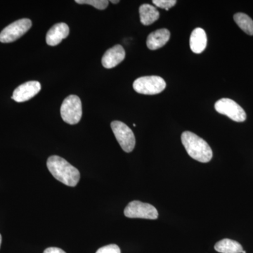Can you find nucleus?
Segmentation results:
<instances>
[{"mask_svg": "<svg viewBox=\"0 0 253 253\" xmlns=\"http://www.w3.org/2000/svg\"><path fill=\"white\" fill-rule=\"evenodd\" d=\"M46 166L55 179L65 185L74 187L79 182L81 178L79 170L63 158L58 156H50Z\"/></svg>", "mask_w": 253, "mask_h": 253, "instance_id": "obj_1", "label": "nucleus"}, {"mask_svg": "<svg viewBox=\"0 0 253 253\" xmlns=\"http://www.w3.org/2000/svg\"><path fill=\"white\" fill-rule=\"evenodd\" d=\"M181 142L190 157L201 163H208L212 158L211 146L204 139L191 131L181 134Z\"/></svg>", "mask_w": 253, "mask_h": 253, "instance_id": "obj_2", "label": "nucleus"}, {"mask_svg": "<svg viewBox=\"0 0 253 253\" xmlns=\"http://www.w3.org/2000/svg\"><path fill=\"white\" fill-rule=\"evenodd\" d=\"M61 115L63 121L68 124L79 123L83 115L81 99L76 95H70L66 97L61 105Z\"/></svg>", "mask_w": 253, "mask_h": 253, "instance_id": "obj_3", "label": "nucleus"}, {"mask_svg": "<svg viewBox=\"0 0 253 253\" xmlns=\"http://www.w3.org/2000/svg\"><path fill=\"white\" fill-rule=\"evenodd\" d=\"M166 87V81L160 76H144L133 83L134 91L139 94L154 95L162 92Z\"/></svg>", "mask_w": 253, "mask_h": 253, "instance_id": "obj_4", "label": "nucleus"}, {"mask_svg": "<svg viewBox=\"0 0 253 253\" xmlns=\"http://www.w3.org/2000/svg\"><path fill=\"white\" fill-rule=\"evenodd\" d=\"M111 126L114 135L123 151L126 153L131 152L135 147L136 144L135 136L132 130L121 121H113Z\"/></svg>", "mask_w": 253, "mask_h": 253, "instance_id": "obj_5", "label": "nucleus"}, {"mask_svg": "<svg viewBox=\"0 0 253 253\" xmlns=\"http://www.w3.org/2000/svg\"><path fill=\"white\" fill-rule=\"evenodd\" d=\"M32 27V21L28 18H22L9 26L0 33V42L1 43H11L17 41Z\"/></svg>", "mask_w": 253, "mask_h": 253, "instance_id": "obj_6", "label": "nucleus"}, {"mask_svg": "<svg viewBox=\"0 0 253 253\" xmlns=\"http://www.w3.org/2000/svg\"><path fill=\"white\" fill-rule=\"evenodd\" d=\"M214 109L217 112L227 116L235 122H244L247 118L243 108L234 100L227 98H223L217 101L214 104Z\"/></svg>", "mask_w": 253, "mask_h": 253, "instance_id": "obj_7", "label": "nucleus"}, {"mask_svg": "<svg viewBox=\"0 0 253 253\" xmlns=\"http://www.w3.org/2000/svg\"><path fill=\"white\" fill-rule=\"evenodd\" d=\"M125 215L128 218L156 219L158 212L154 206L139 201H133L127 205L124 211Z\"/></svg>", "mask_w": 253, "mask_h": 253, "instance_id": "obj_8", "label": "nucleus"}, {"mask_svg": "<svg viewBox=\"0 0 253 253\" xmlns=\"http://www.w3.org/2000/svg\"><path fill=\"white\" fill-rule=\"evenodd\" d=\"M41 89V84L38 81H29L18 86L14 91L11 99L18 103L25 102L34 97Z\"/></svg>", "mask_w": 253, "mask_h": 253, "instance_id": "obj_9", "label": "nucleus"}, {"mask_svg": "<svg viewBox=\"0 0 253 253\" xmlns=\"http://www.w3.org/2000/svg\"><path fill=\"white\" fill-rule=\"evenodd\" d=\"M126 58V51L120 44L107 50L103 56L101 63L104 68L110 69L117 66Z\"/></svg>", "mask_w": 253, "mask_h": 253, "instance_id": "obj_10", "label": "nucleus"}, {"mask_svg": "<svg viewBox=\"0 0 253 253\" xmlns=\"http://www.w3.org/2000/svg\"><path fill=\"white\" fill-rule=\"evenodd\" d=\"M69 27L64 23L55 24L50 28L46 37V44L49 46H56L69 35Z\"/></svg>", "mask_w": 253, "mask_h": 253, "instance_id": "obj_11", "label": "nucleus"}, {"mask_svg": "<svg viewBox=\"0 0 253 253\" xmlns=\"http://www.w3.org/2000/svg\"><path fill=\"white\" fill-rule=\"evenodd\" d=\"M170 38V33L166 28L153 32L148 36L146 45L151 50H156L166 45Z\"/></svg>", "mask_w": 253, "mask_h": 253, "instance_id": "obj_12", "label": "nucleus"}, {"mask_svg": "<svg viewBox=\"0 0 253 253\" xmlns=\"http://www.w3.org/2000/svg\"><path fill=\"white\" fill-rule=\"evenodd\" d=\"M208 38L203 28H197L191 33L190 37V47L195 54H201L206 49Z\"/></svg>", "mask_w": 253, "mask_h": 253, "instance_id": "obj_13", "label": "nucleus"}, {"mask_svg": "<svg viewBox=\"0 0 253 253\" xmlns=\"http://www.w3.org/2000/svg\"><path fill=\"white\" fill-rule=\"evenodd\" d=\"M141 23L144 26H149L159 18V11L155 6L149 4L141 5L139 7Z\"/></svg>", "mask_w": 253, "mask_h": 253, "instance_id": "obj_14", "label": "nucleus"}, {"mask_svg": "<svg viewBox=\"0 0 253 253\" xmlns=\"http://www.w3.org/2000/svg\"><path fill=\"white\" fill-rule=\"evenodd\" d=\"M214 249L220 253H242V246L237 241L229 239L221 240L214 246Z\"/></svg>", "mask_w": 253, "mask_h": 253, "instance_id": "obj_15", "label": "nucleus"}, {"mask_svg": "<svg viewBox=\"0 0 253 253\" xmlns=\"http://www.w3.org/2000/svg\"><path fill=\"white\" fill-rule=\"evenodd\" d=\"M234 21L239 27L249 36H253V20L244 13L234 14Z\"/></svg>", "mask_w": 253, "mask_h": 253, "instance_id": "obj_16", "label": "nucleus"}, {"mask_svg": "<svg viewBox=\"0 0 253 253\" xmlns=\"http://www.w3.org/2000/svg\"><path fill=\"white\" fill-rule=\"evenodd\" d=\"M76 3L80 4H89L96 9L104 10L107 7L109 1L107 0H76Z\"/></svg>", "mask_w": 253, "mask_h": 253, "instance_id": "obj_17", "label": "nucleus"}, {"mask_svg": "<svg viewBox=\"0 0 253 253\" xmlns=\"http://www.w3.org/2000/svg\"><path fill=\"white\" fill-rule=\"evenodd\" d=\"M152 2L157 7L168 11L176 4V0H153Z\"/></svg>", "mask_w": 253, "mask_h": 253, "instance_id": "obj_18", "label": "nucleus"}, {"mask_svg": "<svg viewBox=\"0 0 253 253\" xmlns=\"http://www.w3.org/2000/svg\"><path fill=\"white\" fill-rule=\"evenodd\" d=\"M96 253H121V249L117 245L111 244L104 246L96 251Z\"/></svg>", "mask_w": 253, "mask_h": 253, "instance_id": "obj_19", "label": "nucleus"}, {"mask_svg": "<svg viewBox=\"0 0 253 253\" xmlns=\"http://www.w3.org/2000/svg\"><path fill=\"white\" fill-rule=\"evenodd\" d=\"M43 253H66L63 251L62 249H59V248L51 247L48 248Z\"/></svg>", "mask_w": 253, "mask_h": 253, "instance_id": "obj_20", "label": "nucleus"}, {"mask_svg": "<svg viewBox=\"0 0 253 253\" xmlns=\"http://www.w3.org/2000/svg\"><path fill=\"white\" fill-rule=\"evenodd\" d=\"M111 2L113 3V4H118L120 2V1H118V0H111Z\"/></svg>", "mask_w": 253, "mask_h": 253, "instance_id": "obj_21", "label": "nucleus"}, {"mask_svg": "<svg viewBox=\"0 0 253 253\" xmlns=\"http://www.w3.org/2000/svg\"><path fill=\"white\" fill-rule=\"evenodd\" d=\"M1 234H0V246H1Z\"/></svg>", "mask_w": 253, "mask_h": 253, "instance_id": "obj_22", "label": "nucleus"}, {"mask_svg": "<svg viewBox=\"0 0 253 253\" xmlns=\"http://www.w3.org/2000/svg\"><path fill=\"white\" fill-rule=\"evenodd\" d=\"M242 253H246V251H243Z\"/></svg>", "mask_w": 253, "mask_h": 253, "instance_id": "obj_23", "label": "nucleus"}]
</instances>
